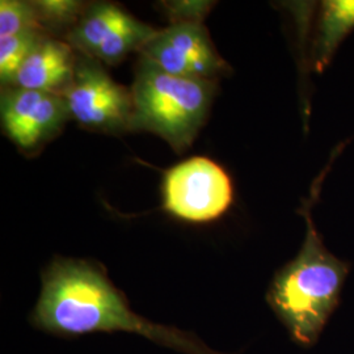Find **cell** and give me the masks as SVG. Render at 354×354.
Wrapping results in <instances>:
<instances>
[{
	"mask_svg": "<svg viewBox=\"0 0 354 354\" xmlns=\"http://www.w3.org/2000/svg\"><path fill=\"white\" fill-rule=\"evenodd\" d=\"M44 37V32L29 30L0 38V82L3 87L12 86L20 67Z\"/></svg>",
	"mask_w": 354,
	"mask_h": 354,
	"instance_id": "8fae6325",
	"label": "cell"
},
{
	"mask_svg": "<svg viewBox=\"0 0 354 354\" xmlns=\"http://www.w3.org/2000/svg\"><path fill=\"white\" fill-rule=\"evenodd\" d=\"M209 3L203 1H184V3H174V7H171L172 15H176L175 23H201L205 10L209 7Z\"/></svg>",
	"mask_w": 354,
	"mask_h": 354,
	"instance_id": "5bb4252c",
	"label": "cell"
},
{
	"mask_svg": "<svg viewBox=\"0 0 354 354\" xmlns=\"http://www.w3.org/2000/svg\"><path fill=\"white\" fill-rule=\"evenodd\" d=\"M324 176L320 175L310 201L301 209L306 222L304 244L298 254L274 273L266 297L291 342L304 349L317 345L339 308L352 268L351 263L329 252L313 218V203Z\"/></svg>",
	"mask_w": 354,
	"mask_h": 354,
	"instance_id": "7a4b0ae2",
	"label": "cell"
},
{
	"mask_svg": "<svg viewBox=\"0 0 354 354\" xmlns=\"http://www.w3.org/2000/svg\"><path fill=\"white\" fill-rule=\"evenodd\" d=\"M76 61L70 44L45 36L20 67L11 87L64 96L74 80Z\"/></svg>",
	"mask_w": 354,
	"mask_h": 354,
	"instance_id": "9c48e42d",
	"label": "cell"
},
{
	"mask_svg": "<svg viewBox=\"0 0 354 354\" xmlns=\"http://www.w3.org/2000/svg\"><path fill=\"white\" fill-rule=\"evenodd\" d=\"M354 30V0H327L320 4L314 38V70L322 73L330 64L345 37Z\"/></svg>",
	"mask_w": 354,
	"mask_h": 354,
	"instance_id": "30bf717a",
	"label": "cell"
},
{
	"mask_svg": "<svg viewBox=\"0 0 354 354\" xmlns=\"http://www.w3.org/2000/svg\"><path fill=\"white\" fill-rule=\"evenodd\" d=\"M158 32L113 3H95L71 28L67 44L89 58L115 64L131 51L140 50Z\"/></svg>",
	"mask_w": 354,
	"mask_h": 354,
	"instance_id": "8992f818",
	"label": "cell"
},
{
	"mask_svg": "<svg viewBox=\"0 0 354 354\" xmlns=\"http://www.w3.org/2000/svg\"><path fill=\"white\" fill-rule=\"evenodd\" d=\"M0 115L4 133L26 150L49 140L71 118L62 95L19 87H3Z\"/></svg>",
	"mask_w": 354,
	"mask_h": 354,
	"instance_id": "ba28073f",
	"label": "cell"
},
{
	"mask_svg": "<svg viewBox=\"0 0 354 354\" xmlns=\"http://www.w3.org/2000/svg\"><path fill=\"white\" fill-rule=\"evenodd\" d=\"M64 97L70 117L83 127L105 131L133 127L131 91L115 83L99 61L87 55L77 57L74 80Z\"/></svg>",
	"mask_w": 354,
	"mask_h": 354,
	"instance_id": "5b68a950",
	"label": "cell"
},
{
	"mask_svg": "<svg viewBox=\"0 0 354 354\" xmlns=\"http://www.w3.org/2000/svg\"><path fill=\"white\" fill-rule=\"evenodd\" d=\"M214 89V80L169 75L140 59L131 89V129L155 133L184 151L205 122Z\"/></svg>",
	"mask_w": 354,
	"mask_h": 354,
	"instance_id": "3957f363",
	"label": "cell"
},
{
	"mask_svg": "<svg viewBox=\"0 0 354 354\" xmlns=\"http://www.w3.org/2000/svg\"><path fill=\"white\" fill-rule=\"evenodd\" d=\"M41 26L46 29L49 26L70 24L74 20H79L77 16L82 10V4L77 1L54 0V1H35Z\"/></svg>",
	"mask_w": 354,
	"mask_h": 354,
	"instance_id": "4fadbf2b",
	"label": "cell"
},
{
	"mask_svg": "<svg viewBox=\"0 0 354 354\" xmlns=\"http://www.w3.org/2000/svg\"><path fill=\"white\" fill-rule=\"evenodd\" d=\"M140 51L142 59L169 75L213 80L227 70L203 23H174Z\"/></svg>",
	"mask_w": 354,
	"mask_h": 354,
	"instance_id": "52a82bcc",
	"label": "cell"
},
{
	"mask_svg": "<svg viewBox=\"0 0 354 354\" xmlns=\"http://www.w3.org/2000/svg\"><path fill=\"white\" fill-rule=\"evenodd\" d=\"M232 201L227 172L207 158H190L165 172L163 207L183 221L212 222L225 214Z\"/></svg>",
	"mask_w": 354,
	"mask_h": 354,
	"instance_id": "277c9868",
	"label": "cell"
},
{
	"mask_svg": "<svg viewBox=\"0 0 354 354\" xmlns=\"http://www.w3.org/2000/svg\"><path fill=\"white\" fill-rule=\"evenodd\" d=\"M29 322L35 328L61 337L127 332L180 353L226 354L209 348L196 333L137 315L102 266L86 260L59 257L45 269Z\"/></svg>",
	"mask_w": 354,
	"mask_h": 354,
	"instance_id": "6da1fadb",
	"label": "cell"
},
{
	"mask_svg": "<svg viewBox=\"0 0 354 354\" xmlns=\"http://www.w3.org/2000/svg\"><path fill=\"white\" fill-rule=\"evenodd\" d=\"M29 30L44 32L35 3L20 0L0 1V38Z\"/></svg>",
	"mask_w": 354,
	"mask_h": 354,
	"instance_id": "7c38bea8",
	"label": "cell"
}]
</instances>
